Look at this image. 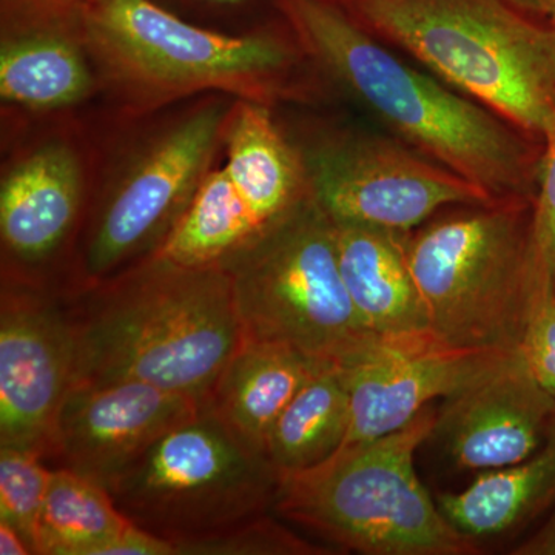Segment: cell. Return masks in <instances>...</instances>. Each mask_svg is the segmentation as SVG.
I'll use <instances>...</instances> for the list:
<instances>
[{"label":"cell","mask_w":555,"mask_h":555,"mask_svg":"<svg viewBox=\"0 0 555 555\" xmlns=\"http://www.w3.org/2000/svg\"><path fill=\"white\" fill-rule=\"evenodd\" d=\"M175 555H328L327 546L302 539L276 518L262 514L201 539L171 542Z\"/></svg>","instance_id":"cell-25"},{"label":"cell","mask_w":555,"mask_h":555,"mask_svg":"<svg viewBox=\"0 0 555 555\" xmlns=\"http://www.w3.org/2000/svg\"><path fill=\"white\" fill-rule=\"evenodd\" d=\"M102 0H0L2 38L57 33L79 40L80 28Z\"/></svg>","instance_id":"cell-26"},{"label":"cell","mask_w":555,"mask_h":555,"mask_svg":"<svg viewBox=\"0 0 555 555\" xmlns=\"http://www.w3.org/2000/svg\"><path fill=\"white\" fill-rule=\"evenodd\" d=\"M436 416L427 406L396 433L343 444L320 465L281 474L273 513L352 553L476 554V542L456 531L415 470Z\"/></svg>","instance_id":"cell-5"},{"label":"cell","mask_w":555,"mask_h":555,"mask_svg":"<svg viewBox=\"0 0 555 555\" xmlns=\"http://www.w3.org/2000/svg\"><path fill=\"white\" fill-rule=\"evenodd\" d=\"M281 474L201 406L108 489L131 524L170 542L225 531L275 506Z\"/></svg>","instance_id":"cell-8"},{"label":"cell","mask_w":555,"mask_h":555,"mask_svg":"<svg viewBox=\"0 0 555 555\" xmlns=\"http://www.w3.org/2000/svg\"><path fill=\"white\" fill-rule=\"evenodd\" d=\"M506 352L456 349L436 337L382 339L339 367L349 390L346 443L396 433L436 400L483 375Z\"/></svg>","instance_id":"cell-14"},{"label":"cell","mask_w":555,"mask_h":555,"mask_svg":"<svg viewBox=\"0 0 555 555\" xmlns=\"http://www.w3.org/2000/svg\"><path fill=\"white\" fill-rule=\"evenodd\" d=\"M232 107L219 98L204 102L150 139L91 219L78 288L107 280L163 246L210 171Z\"/></svg>","instance_id":"cell-9"},{"label":"cell","mask_w":555,"mask_h":555,"mask_svg":"<svg viewBox=\"0 0 555 555\" xmlns=\"http://www.w3.org/2000/svg\"><path fill=\"white\" fill-rule=\"evenodd\" d=\"M83 198L78 153L50 141L22 156L0 185L3 257L33 268L53 257L75 229Z\"/></svg>","instance_id":"cell-15"},{"label":"cell","mask_w":555,"mask_h":555,"mask_svg":"<svg viewBox=\"0 0 555 555\" xmlns=\"http://www.w3.org/2000/svg\"><path fill=\"white\" fill-rule=\"evenodd\" d=\"M79 42L139 107L207 90L270 105L301 90L294 78L309 62L284 22L281 30L228 35L155 0H102L87 14Z\"/></svg>","instance_id":"cell-4"},{"label":"cell","mask_w":555,"mask_h":555,"mask_svg":"<svg viewBox=\"0 0 555 555\" xmlns=\"http://www.w3.org/2000/svg\"><path fill=\"white\" fill-rule=\"evenodd\" d=\"M537 272L555 287V109L543 133V156L531 221Z\"/></svg>","instance_id":"cell-27"},{"label":"cell","mask_w":555,"mask_h":555,"mask_svg":"<svg viewBox=\"0 0 555 555\" xmlns=\"http://www.w3.org/2000/svg\"><path fill=\"white\" fill-rule=\"evenodd\" d=\"M269 232L219 167L208 171L155 254L192 268H225Z\"/></svg>","instance_id":"cell-20"},{"label":"cell","mask_w":555,"mask_h":555,"mask_svg":"<svg viewBox=\"0 0 555 555\" xmlns=\"http://www.w3.org/2000/svg\"><path fill=\"white\" fill-rule=\"evenodd\" d=\"M545 520L539 529L518 543L511 554L513 555H555V507L546 514Z\"/></svg>","instance_id":"cell-31"},{"label":"cell","mask_w":555,"mask_h":555,"mask_svg":"<svg viewBox=\"0 0 555 555\" xmlns=\"http://www.w3.org/2000/svg\"><path fill=\"white\" fill-rule=\"evenodd\" d=\"M130 524L104 486L53 467L36 532V555H94Z\"/></svg>","instance_id":"cell-23"},{"label":"cell","mask_w":555,"mask_h":555,"mask_svg":"<svg viewBox=\"0 0 555 555\" xmlns=\"http://www.w3.org/2000/svg\"><path fill=\"white\" fill-rule=\"evenodd\" d=\"M349 427L345 378L337 364L323 363L273 423L266 454L280 474L309 469L345 444Z\"/></svg>","instance_id":"cell-22"},{"label":"cell","mask_w":555,"mask_h":555,"mask_svg":"<svg viewBox=\"0 0 555 555\" xmlns=\"http://www.w3.org/2000/svg\"><path fill=\"white\" fill-rule=\"evenodd\" d=\"M514 9L524 11L529 16L537 20L550 21L551 11H553L554 0H505Z\"/></svg>","instance_id":"cell-33"},{"label":"cell","mask_w":555,"mask_h":555,"mask_svg":"<svg viewBox=\"0 0 555 555\" xmlns=\"http://www.w3.org/2000/svg\"><path fill=\"white\" fill-rule=\"evenodd\" d=\"M550 22L555 27V0H554V5H553V11H551Z\"/></svg>","instance_id":"cell-34"},{"label":"cell","mask_w":555,"mask_h":555,"mask_svg":"<svg viewBox=\"0 0 555 555\" xmlns=\"http://www.w3.org/2000/svg\"><path fill=\"white\" fill-rule=\"evenodd\" d=\"M532 204L462 206L409 232V268L438 341L456 349H520L537 298L554 288L535 269Z\"/></svg>","instance_id":"cell-6"},{"label":"cell","mask_w":555,"mask_h":555,"mask_svg":"<svg viewBox=\"0 0 555 555\" xmlns=\"http://www.w3.org/2000/svg\"><path fill=\"white\" fill-rule=\"evenodd\" d=\"M301 153L313 199L339 224L406 233L443 208L500 201L400 139L339 133Z\"/></svg>","instance_id":"cell-10"},{"label":"cell","mask_w":555,"mask_h":555,"mask_svg":"<svg viewBox=\"0 0 555 555\" xmlns=\"http://www.w3.org/2000/svg\"><path fill=\"white\" fill-rule=\"evenodd\" d=\"M94 555H175V546L170 540L130 524L118 535L98 547Z\"/></svg>","instance_id":"cell-29"},{"label":"cell","mask_w":555,"mask_h":555,"mask_svg":"<svg viewBox=\"0 0 555 555\" xmlns=\"http://www.w3.org/2000/svg\"><path fill=\"white\" fill-rule=\"evenodd\" d=\"M389 47L542 139L555 109V27L505 0H339Z\"/></svg>","instance_id":"cell-3"},{"label":"cell","mask_w":555,"mask_h":555,"mask_svg":"<svg viewBox=\"0 0 555 555\" xmlns=\"http://www.w3.org/2000/svg\"><path fill=\"white\" fill-rule=\"evenodd\" d=\"M155 2L166 9H169L170 3H178V5L198 11V13L215 14V16L221 17L247 16L259 7H269L275 11L273 0H155Z\"/></svg>","instance_id":"cell-30"},{"label":"cell","mask_w":555,"mask_h":555,"mask_svg":"<svg viewBox=\"0 0 555 555\" xmlns=\"http://www.w3.org/2000/svg\"><path fill=\"white\" fill-rule=\"evenodd\" d=\"M73 385L138 382L203 404L243 341L224 268H192L158 254L78 288Z\"/></svg>","instance_id":"cell-2"},{"label":"cell","mask_w":555,"mask_h":555,"mask_svg":"<svg viewBox=\"0 0 555 555\" xmlns=\"http://www.w3.org/2000/svg\"><path fill=\"white\" fill-rule=\"evenodd\" d=\"M53 467L38 452L0 448V520L24 535L36 555V532Z\"/></svg>","instance_id":"cell-24"},{"label":"cell","mask_w":555,"mask_h":555,"mask_svg":"<svg viewBox=\"0 0 555 555\" xmlns=\"http://www.w3.org/2000/svg\"><path fill=\"white\" fill-rule=\"evenodd\" d=\"M75 332L61 301L31 276L3 273L0 299V448L50 454L75 378Z\"/></svg>","instance_id":"cell-11"},{"label":"cell","mask_w":555,"mask_h":555,"mask_svg":"<svg viewBox=\"0 0 555 555\" xmlns=\"http://www.w3.org/2000/svg\"><path fill=\"white\" fill-rule=\"evenodd\" d=\"M78 39L57 33L2 38L0 96L33 109L68 107L89 96L93 73Z\"/></svg>","instance_id":"cell-21"},{"label":"cell","mask_w":555,"mask_h":555,"mask_svg":"<svg viewBox=\"0 0 555 555\" xmlns=\"http://www.w3.org/2000/svg\"><path fill=\"white\" fill-rule=\"evenodd\" d=\"M554 418V398L517 349L503 353L483 375L443 398L430 438H437L460 469L483 473L534 454Z\"/></svg>","instance_id":"cell-13"},{"label":"cell","mask_w":555,"mask_h":555,"mask_svg":"<svg viewBox=\"0 0 555 555\" xmlns=\"http://www.w3.org/2000/svg\"><path fill=\"white\" fill-rule=\"evenodd\" d=\"M456 531L476 540L506 534L555 507V418L542 447L516 465L483 470L460 492L437 500Z\"/></svg>","instance_id":"cell-19"},{"label":"cell","mask_w":555,"mask_h":555,"mask_svg":"<svg viewBox=\"0 0 555 555\" xmlns=\"http://www.w3.org/2000/svg\"><path fill=\"white\" fill-rule=\"evenodd\" d=\"M0 554L2 555H30L31 547L24 535L10 525L9 521L0 520Z\"/></svg>","instance_id":"cell-32"},{"label":"cell","mask_w":555,"mask_h":555,"mask_svg":"<svg viewBox=\"0 0 555 555\" xmlns=\"http://www.w3.org/2000/svg\"><path fill=\"white\" fill-rule=\"evenodd\" d=\"M199 408L193 398L145 383L73 385L47 460L108 491L163 434Z\"/></svg>","instance_id":"cell-12"},{"label":"cell","mask_w":555,"mask_h":555,"mask_svg":"<svg viewBox=\"0 0 555 555\" xmlns=\"http://www.w3.org/2000/svg\"><path fill=\"white\" fill-rule=\"evenodd\" d=\"M521 352L528 360L532 374L543 389L555 400V294L546 288L537 298L529 318Z\"/></svg>","instance_id":"cell-28"},{"label":"cell","mask_w":555,"mask_h":555,"mask_svg":"<svg viewBox=\"0 0 555 555\" xmlns=\"http://www.w3.org/2000/svg\"><path fill=\"white\" fill-rule=\"evenodd\" d=\"M299 49L401 142L495 199L534 201L543 141L400 60L339 0H273Z\"/></svg>","instance_id":"cell-1"},{"label":"cell","mask_w":555,"mask_h":555,"mask_svg":"<svg viewBox=\"0 0 555 555\" xmlns=\"http://www.w3.org/2000/svg\"><path fill=\"white\" fill-rule=\"evenodd\" d=\"M334 229L339 273L364 326L382 339L434 337L409 268V232L339 222Z\"/></svg>","instance_id":"cell-16"},{"label":"cell","mask_w":555,"mask_h":555,"mask_svg":"<svg viewBox=\"0 0 555 555\" xmlns=\"http://www.w3.org/2000/svg\"><path fill=\"white\" fill-rule=\"evenodd\" d=\"M321 364L291 346L243 339L201 406L266 454L273 423Z\"/></svg>","instance_id":"cell-17"},{"label":"cell","mask_w":555,"mask_h":555,"mask_svg":"<svg viewBox=\"0 0 555 555\" xmlns=\"http://www.w3.org/2000/svg\"><path fill=\"white\" fill-rule=\"evenodd\" d=\"M224 269L243 339L291 346L339 367L379 339L347 295L334 222L313 196Z\"/></svg>","instance_id":"cell-7"},{"label":"cell","mask_w":555,"mask_h":555,"mask_svg":"<svg viewBox=\"0 0 555 555\" xmlns=\"http://www.w3.org/2000/svg\"><path fill=\"white\" fill-rule=\"evenodd\" d=\"M224 144L225 171L269 230L312 198L302 153L284 137L270 105L236 100Z\"/></svg>","instance_id":"cell-18"},{"label":"cell","mask_w":555,"mask_h":555,"mask_svg":"<svg viewBox=\"0 0 555 555\" xmlns=\"http://www.w3.org/2000/svg\"><path fill=\"white\" fill-rule=\"evenodd\" d=\"M554 294H555V287H554Z\"/></svg>","instance_id":"cell-35"}]
</instances>
